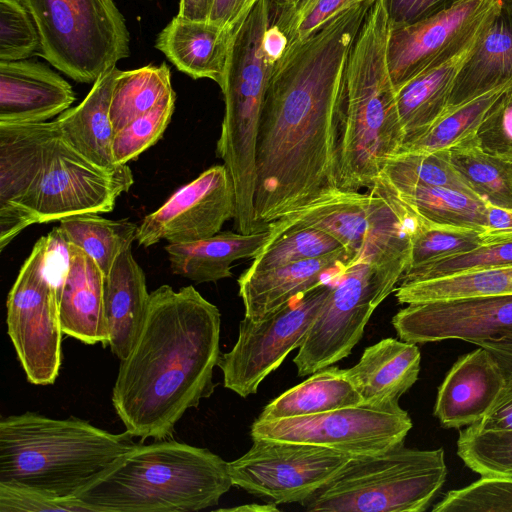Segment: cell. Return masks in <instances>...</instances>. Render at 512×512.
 Returning a JSON list of instances; mask_svg holds the SVG:
<instances>
[{"mask_svg": "<svg viewBox=\"0 0 512 512\" xmlns=\"http://www.w3.org/2000/svg\"><path fill=\"white\" fill-rule=\"evenodd\" d=\"M374 0L294 39L267 88L256 146L257 231L336 192V128L351 45Z\"/></svg>", "mask_w": 512, "mask_h": 512, "instance_id": "6da1fadb", "label": "cell"}, {"mask_svg": "<svg viewBox=\"0 0 512 512\" xmlns=\"http://www.w3.org/2000/svg\"><path fill=\"white\" fill-rule=\"evenodd\" d=\"M220 327L219 309L192 285L150 293L144 324L112 390L126 431L142 441L171 439L186 411L212 395Z\"/></svg>", "mask_w": 512, "mask_h": 512, "instance_id": "7a4b0ae2", "label": "cell"}, {"mask_svg": "<svg viewBox=\"0 0 512 512\" xmlns=\"http://www.w3.org/2000/svg\"><path fill=\"white\" fill-rule=\"evenodd\" d=\"M385 0H374L351 45L336 128V185L340 191L370 189L387 160L404 144L387 43Z\"/></svg>", "mask_w": 512, "mask_h": 512, "instance_id": "3957f363", "label": "cell"}, {"mask_svg": "<svg viewBox=\"0 0 512 512\" xmlns=\"http://www.w3.org/2000/svg\"><path fill=\"white\" fill-rule=\"evenodd\" d=\"M293 13L285 0H256L233 28L220 87L225 111L216 153L230 175L241 210L253 206L262 106L279 62L297 39Z\"/></svg>", "mask_w": 512, "mask_h": 512, "instance_id": "277c9868", "label": "cell"}, {"mask_svg": "<svg viewBox=\"0 0 512 512\" xmlns=\"http://www.w3.org/2000/svg\"><path fill=\"white\" fill-rule=\"evenodd\" d=\"M233 486L228 462L171 439L138 443L74 498L89 512H192Z\"/></svg>", "mask_w": 512, "mask_h": 512, "instance_id": "5b68a950", "label": "cell"}, {"mask_svg": "<svg viewBox=\"0 0 512 512\" xmlns=\"http://www.w3.org/2000/svg\"><path fill=\"white\" fill-rule=\"evenodd\" d=\"M88 421L34 412L0 420V484L71 499L138 443Z\"/></svg>", "mask_w": 512, "mask_h": 512, "instance_id": "8992f818", "label": "cell"}, {"mask_svg": "<svg viewBox=\"0 0 512 512\" xmlns=\"http://www.w3.org/2000/svg\"><path fill=\"white\" fill-rule=\"evenodd\" d=\"M11 185L9 219L0 228L2 251L33 224L83 213H108L134 183L128 165L101 168L77 152L50 121L20 162Z\"/></svg>", "mask_w": 512, "mask_h": 512, "instance_id": "52a82bcc", "label": "cell"}, {"mask_svg": "<svg viewBox=\"0 0 512 512\" xmlns=\"http://www.w3.org/2000/svg\"><path fill=\"white\" fill-rule=\"evenodd\" d=\"M423 220L396 192L383 199L370 192L339 190L269 223L265 245L291 230L320 229L342 244L351 265L369 262L403 275L410 266L412 238Z\"/></svg>", "mask_w": 512, "mask_h": 512, "instance_id": "ba28073f", "label": "cell"}, {"mask_svg": "<svg viewBox=\"0 0 512 512\" xmlns=\"http://www.w3.org/2000/svg\"><path fill=\"white\" fill-rule=\"evenodd\" d=\"M447 473L442 448L419 450L402 443L351 457L301 506L310 512H423Z\"/></svg>", "mask_w": 512, "mask_h": 512, "instance_id": "9c48e42d", "label": "cell"}, {"mask_svg": "<svg viewBox=\"0 0 512 512\" xmlns=\"http://www.w3.org/2000/svg\"><path fill=\"white\" fill-rule=\"evenodd\" d=\"M68 263V242L54 227L34 244L8 293L7 332L34 385L53 384L59 374L64 333L58 291Z\"/></svg>", "mask_w": 512, "mask_h": 512, "instance_id": "30bf717a", "label": "cell"}, {"mask_svg": "<svg viewBox=\"0 0 512 512\" xmlns=\"http://www.w3.org/2000/svg\"><path fill=\"white\" fill-rule=\"evenodd\" d=\"M31 14L40 54L73 80L94 83L130 54L125 20L113 0H18Z\"/></svg>", "mask_w": 512, "mask_h": 512, "instance_id": "8fae6325", "label": "cell"}, {"mask_svg": "<svg viewBox=\"0 0 512 512\" xmlns=\"http://www.w3.org/2000/svg\"><path fill=\"white\" fill-rule=\"evenodd\" d=\"M402 274L358 262L341 272L293 359L298 376H309L346 358L372 313L395 290Z\"/></svg>", "mask_w": 512, "mask_h": 512, "instance_id": "7c38bea8", "label": "cell"}, {"mask_svg": "<svg viewBox=\"0 0 512 512\" xmlns=\"http://www.w3.org/2000/svg\"><path fill=\"white\" fill-rule=\"evenodd\" d=\"M412 420L399 401L361 403L332 411L275 420L256 419L252 439L319 445L351 457L371 455L404 443Z\"/></svg>", "mask_w": 512, "mask_h": 512, "instance_id": "4fadbf2b", "label": "cell"}, {"mask_svg": "<svg viewBox=\"0 0 512 512\" xmlns=\"http://www.w3.org/2000/svg\"><path fill=\"white\" fill-rule=\"evenodd\" d=\"M334 283H321L262 320L244 317L236 343L218 361L224 387L243 398L256 393L260 383L302 345Z\"/></svg>", "mask_w": 512, "mask_h": 512, "instance_id": "5bb4252c", "label": "cell"}, {"mask_svg": "<svg viewBox=\"0 0 512 512\" xmlns=\"http://www.w3.org/2000/svg\"><path fill=\"white\" fill-rule=\"evenodd\" d=\"M350 458L319 445L257 438L228 468L234 486L268 503L301 504Z\"/></svg>", "mask_w": 512, "mask_h": 512, "instance_id": "9a60e30c", "label": "cell"}, {"mask_svg": "<svg viewBox=\"0 0 512 512\" xmlns=\"http://www.w3.org/2000/svg\"><path fill=\"white\" fill-rule=\"evenodd\" d=\"M499 5L500 0H463L418 22L390 25L387 62L395 90L463 50L481 33Z\"/></svg>", "mask_w": 512, "mask_h": 512, "instance_id": "2e32d148", "label": "cell"}, {"mask_svg": "<svg viewBox=\"0 0 512 512\" xmlns=\"http://www.w3.org/2000/svg\"><path fill=\"white\" fill-rule=\"evenodd\" d=\"M235 216V192L225 165L203 171L176 190L138 225L136 241L144 247L161 240L186 243L211 237Z\"/></svg>", "mask_w": 512, "mask_h": 512, "instance_id": "e0dca14e", "label": "cell"}, {"mask_svg": "<svg viewBox=\"0 0 512 512\" xmlns=\"http://www.w3.org/2000/svg\"><path fill=\"white\" fill-rule=\"evenodd\" d=\"M403 341L480 342L512 335V296H471L409 303L392 318Z\"/></svg>", "mask_w": 512, "mask_h": 512, "instance_id": "ac0fdd59", "label": "cell"}, {"mask_svg": "<svg viewBox=\"0 0 512 512\" xmlns=\"http://www.w3.org/2000/svg\"><path fill=\"white\" fill-rule=\"evenodd\" d=\"M506 382L494 356L485 348L461 356L438 388L434 416L445 428L479 422Z\"/></svg>", "mask_w": 512, "mask_h": 512, "instance_id": "d6986e66", "label": "cell"}, {"mask_svg": "<svg viewBox=\"0 0 512 512\" xmlns=\"http://www.w3.org/2000/svg\"><path fill=\"white\" fill-rule=\"evenodd\" d=\"M70 84L31 60L0 61V124L46 122L70 108Z\"/></svg>", "mask_w": 512, "mask_h": 512, "instance_id": "ffe728a7", "label": "cell"}, {"mask_svg": "<svg viewBox=\"0 0 512 512\" xmlns=\"http://www.w3.org/2000/svg\"><path fill=\"white\" fill-rule=\"evenodd\" d=\"M351 265L346 250L256 272L244 271L238 278L245 318L259 321L294 298L328 281Z\"/></svg>", "mask_w": 512, "mask_h": 512, "instance_id": "44dd1931", "label": "cell"}, {"mask_svg": "<svg viewBox=\"0 0 512 512\" xmlns=\"http://www.w3.org/2000/svg\"><path fill=\"white\" fill-rule=\"evenodd\" d=\"M69 263L59 286V314L63 333L85 344L108 345L105 313V275L82 249L68 243Z\"/></svg>", "mask_w": 512, "mask_h": 512, "instance_id": "7402d4cb", "label": "cell"}, {"mask_svg": "<svg viewBox=\"0 0 512 512\" xmlns=\"http://www.w3.org/2000/svg\"><path fill=\"white\" fill-rule=\"evenodd\" d=\"M504 86H512V0H500L455 78L447 110Z\"/></svg>", "mask_w": 512, "mask_h": 512, "instance_id": "603a6c76", "label": "cell"}, {"mask_svg": "<svg viewBox=\"0 0 512 512\" xmlns=\"http://www.w3.org/2000/svg\"><path fill=\"white\" fill-rule=\"evenodd\" d=\"M233 28L176 15L159 33L155 46L177 69L193 79L223 84Z\"/></svg>", "mask_w": 512, "mask_h": 512, "instance_id": "cb8c5ba5", "label": "cell"}, {"mask_svg": "<svg viewBox=\"0 0 512 512\" xmlns=\"http://www.w3.org/2000/svg\"><path fill=\"white\" fill-rule=\"evenodd\" d=\"M420 362L416 344L385 338L368 346L346 372L364 403L399 401L417 381Z\"/></svg>", "mask_w": 512, "mask_h": 512, "instance_id": "d4e9b609", "label": "cell"}, {"mask_svg": "<svg viewBox=\"0 0 512 512\" xmlns=\"http://www.w3.org/2000/svg\"><path fill=\"white\" fill-rule=\"evenodd\" d=\"M149 298L144 271L128 249L117 257L104 281L108 345L120 360L129 354L140 334Z\"/></svg>", "mask_w": 512, "mask_h": 512, "instance_id": "484cf974", "label": "cell"}, {"mask_svg": "<svg viewBox=\"0 0 512 512\" xmlns=\"http://www.w3.org/2000/svg\"><path fill=\"white\" fill-rule=\"evenodd\" d=\"M268 230L251 234L224 231L186 243L165 246L170 269L196 283L217 282L232 276L231 265L243 258H254L263 248Z\"/></svg>", "mask_w": 512, "mask_h": 512, "instance_id": "4316f807", "label": "cell"}, {"mask_svg": "<svg viewBox=\"0 0 512 512\" xmlns=\"http://www.w3.org/2000/svg\"><path fill=\"white\" fill-rule=\"evenodd\" d=\"M119 69L111 68L94 83L83 101L55 120L62 137L82 156L105 169H115L110 101Z\"/></svg>", "mask_w": 512, "mask_h": 512, "instance_id": "83f0119b", "label": "cell"}, {"mask_svg": "<svg viewBox=\"0 0 512 512\" xmlns=\"http://www.w3.org/2000/svg\"><path fill=\"white\" fill-rule=\"evenodd\" d=\"M481 33L459 53L422 71L396 91L404 144L424 134L445 113L455 78Z\"/></svg>", "mask_w": 512, "mask_h": 512, "instance_id": "f1b7e54d", "label": "cell"}, {"mask_svg": "<svg viewBox=\"0 0 512 512\" xmlns=\"http://www.w3.org/2000/svg\"><path fill=\"white\" fill-rule=\"evenodd\" d=\"M363 403L346 369L329 366L268 403L258 420L303 417Z\"/></svg>", "mask_w": 512, "mask_h": 512, "instance_id": "f546056e", "label": "cell"}, {"mask_svg": "<svg viewBox=\"0 0 512 512\" xmlns=\"http://www.w3.org/2000/svg\"><path fill=\"white\" fill-rule=\"evenodd\" d=\"M61 236L88 254L106 276L117 257L131 249L138 225L129 219L110 220L98 213L65 217L57 226Z\"/></svg>", "mask_w": 512, "mask_h": 512, "instance_id": "4dcf8cb0", "label": "cell"}, {"mask_svg": "<svg viewBox=\"0 0 512 512\" xmlns=\"http://www.w3.org/2000/svg\"><path fill=\"white\" fill-rule=\"evenodd\" d=\"M389 183L425 220L484 232L486 203L474 194L448 187Z\"/></svg>", "mask_w": 512, "mask_h": 512, "instance_id": "1f68e13d", "label": "cell"}, {"mask_svg": "<svg viewBox=\"0 0 512 512\" xmlns=\"http://www.w3.org/2000/svg\"><path fill=\"white\" fill-rule=\"evenodd\" d=\"M449 155L455 171L475 196L512 209V160L485 152L474 136L451 147Z\"/></svg>", "mask_w": 512, "mask_h": 512, "instance_id": "d6a6232c", "label": "cell"}, {"mask_svg": "<svg viewBox=\"0 0 512 512\" xmlns=\"http://www.w3.org/2000/svg\"><path fill=\"white\" fill-rule=\"evenodd\" d=\"M173 92L170 69L165 63L120 70L114 82L109 109L114 134Z\"/></svg>", "mask_w": 512, "mask_h": 512, "instance_id": "836d02e7", "label": "cell"}, {"mask_svg": "<svg viewBox=\"0 0 512 512\" xmlns=\"http://www.w3.org/2000/svg\"><path fill=\"white\" fill-rule=\"evenodd\" d=\"M395 296L400 304L471 296H512V265L400 283Z\"/></svg>", "mask_w": 512, "mask_h": 512, "instance_id": "e575fe53", "label": "cell"}, {"mask_svg": "<svg viewBox=\"0 0 512 512\" xmlns=\"http://www.w3.org/2000/svg\"><path fill=\"white\" fill-rule=\"evenodd\" d=\"M508 87L510 86L494 89L446 110L424 134L404 144L398 153H432L449 150L462 141L475 136L487 111Z\"/></svg>", "mask_w": 512, "mask_h": 512, "instance_id": "d590c367", "label": "cell"}, {"mask_svg": "<svg viewBox=\"0 0 512 512\" xmlns=\"http://www.w3.org/2000/svg\"><path fill=\"white\" fill-rule=\"evenodd\" d=\"M381 174L392 184L448 187L473 194L452 166L449 150L397 153Z\"/></svg>", "mask_w": 512, "mask_h": 512, "instance_id": "8d00e7d4", "label": "cell"}, {"mask_svg": "<svg viewBox=\"0 0 512 512\" xmlns=\"http://www.w3.org/2000/svg\"><path fill=\"white\" fill-rule=\"evenodd\" d=\"M457 454L481 476L512 479V430H483L469 425L459 434Z\"/></svg>", "mask_w": 512, "mask_h": 512, "instance_id": "74e56055", "label": "cell"}, {"mask_svg": "<svg viewBox=\"0 0 512 512\" xmlns=\"http://www.w3.org/2000/svg\"><path fill=\"white\" fill-rule=\"evenodd\" d=\"M346 250L332 235L315 228L291 230L263 248L253 258L247 272L277 268L320 258Z\"/></svg>", "mask_w": 512, "mask_h": 512, "instance_id": "f35d334b", "label": "cell"}, {"mask_svg": "<svg viewBox=\"0 0 512 512\" xmlns=\"http://www.w3.org/2000/svg\"><path fill=\"white\" fill-rule=\"evenodd\" d=\"M512 265V237L484 243L468 252L407 269L399 283L441 278Z\"/></svg>", "mask_w": 512, "mask_h": 512, "instance_id": "ab89813d", "label": "cell"}, {"mask_svg": "<svg viewBox=\"0 0 512 512\" xmlns=\"http://www.w3.org/2000/svg\"><path fill=\"white\" fill-rule=\"evenodd\" d=\"M485 243L483 232L423 220L412 238L409 268L468 252Z\"/></svg>", "mask_w": 512, "mask_h": 512, "instance_id": "60d3db41", "label": "cell"}, {"mask_svg": "<svg viewBox=\"0 0 512 512\" xmlns=\"http://www.w3.org/2000/svg\"><path fill=\"white\" fill-rule=\"evenodd\" d=\"M175 101L173 92L113 135L112 156L116 166L127 165L162 137L173 115Z\"/></svg>", "mask_w": 512, "mask_h": 512, "instance_id": "b9f144b4", "label": "cell"}, {"mask_svg": "<svg viewBox=\"0 0 512 512\" xmlns=\"http://www.w3.org/2000/svg\"><path fill=\"white\" fill-rule=\"evenodd\" d=\"M433 512H512V479L481 476L447 492Z\"/></svg>", "mask_w": 512, "mask_h": 512, "instance_id": "7bdbcfd3", "label": "cell"}, {"mask_svg": "<svg viewBox=\"0 0 512 512\" xmlns=\"http://www.w3.org/2000/svg\"><path fill=\"white\" fill-rule=\"evenodd\" d=\"M41 49L29 11L18 0L0 1V61L24 60Z\"/></svg>", "mask_w": 512, "mask_h": 512, "instance_id": "ee69618b", "label": "cell"}, {"mask_svg": "<svg viewBox=\"0 0 512 512\" xmlns=\"http://www.w3.org/2000/svg\"><path fill=\"white\" fill-rule=\"evenodd\" d=\"M474 138L485 152L512 160V86L487 111Z\"/></svg>", "mask_w": 512, "mask_h": 512, "instance_id": "f6af8a7d", "label": "cell"}, {"mask_svg": "<svg viewBox=\"0 0 512 512\" xmlns=\"http://www.w3.org/2000/svg\"><path fill=\"white\" fill-rule=\"evenodd\" d=\"M20 511L89 512L75 498H57L35 490L0 484V512Z\"/></svg>", "mask_w": 512, "mask_h": 512, "instance_id": "bcb514c9", "label": "cell"}, {"mask_svg": "<svg viewBox=\"0 0 512 512\" xmlns=\"http://www.w3.org/2000/svg\"><path fill=\"white\" fill-rule=\"evenodd\" d=\"M361 1L363 0H307L293 15L296 38H306L336 14Z\"/></svg>", "mask_w": 512, "mask_h": 512, "instance_id": "7dc6e473", "label": "cell"}, {"mask_svg": "<svg viewBox=\"0 0 512 512\" xmlns=\"http://www.w3.org/2000/svg\"><path fill=\"white\" fill-rule=\"evenodd\" d=\"M463 0H385L391 26L408 25L445 11Z\"/></svg>", "mask_w": 512, "mask_h": 512, "instance_id": "c3c4849f", "label": "cell"}, {"mask_svg": "<svg viewBox=\"0 0 512 512\" xmlns=\"http://www.w3.org/2000/svg\"><path fill=\"white\" fill-rule=\"evenodd\" d=\"M472 425L483 430H512V379H506L491 408Z\"/></svg>", "mask_w": 512, "mask_h": 512, "instance_id": "681fc988", "label": "cell"}, {"mask_svg": "<svg viewBox=\"0 0 512 512\" xmlns=\"http://www.w3.org/2000/svg\"><path fill=\"white\" fill-rule=\"evenodd\" d=\"M483 236L485 243L512 237V209L486 203Z\"/></svg>", "mask_w": 512, "mask_h": 512, "instance_id": "f907efd6", "label": "cell"}, {"mask_svg": "<svg viewBox=\"0 0 512 512\" xmlns=\"http://www.w3.org/2000/svg\"><path fill=\"white\" fill-rule=\"evenodd\" d=\"M249 4L250 0H215L208 20L234 28Z\"/></svg>", "mask_w": 512, "mask_h": 512, "instance_id": "816d5d0a", "label": "cell"}, {"mask_svg": "<svg viewBox=\"0 0 512 512\" xmlns=\"http://www.w3.org/2000/svg\"><path fill=\"white\" fill-rule=\"evenodd\" d=\"M487 349L496 359L506 379H512V335L477 344Z\"/></svg>", "mask_w": 512, "mask_h": 512, "instance_id": "f5cc1de1", "label": "cell"}, {"mask_svg": "<svg viewBox=\"0 0 512 512\" xmlns=\"http://www.w3.org/2000/svg\"><path fill=\"white\" fill-rule=\"evenodd\" d=\"M215 0H180L178 16L192 21H207Z\"/></svg>", "mask_w": 512, "mask_h": 512, "instance_id": "db71d44e", "label": "cell"}, {"mask_svg": "<svg viewBox=\"0 0 512 512\" xmlns=\"http://www.w3.org/2000/svg\"><path fill=\"white\" fill-rule=\"evenodd\" d=\"M218 511H239V512H275L279 511L276 504H245L233 508L218 509Z\"/></svg>", "mask_w": 512, "mask_h": 512, "instance_id": "11a10c76", "label": "cell"}, {"mask_svg": "<svg viewBox=\"0 0 512 512\" xmlns=\"http://www.w3.org/2000/svg\"><path fill=\"white\" fill-rule=\"evenodd\" d=\"M289 5L292 6L294 9V12L300 10L304 4L307 2V0H285Z\"/></svg>", "mask_w": 512, "mask_h": 512, "instance_id": "9f6ffc18", "label": "cell"}, {"mask_svg": "<svg viewBox=\"0 0 512 512\" xmlns=\"http://www.w3.org/2000/svg\"><path fill=\"white\" fill-rule=\"evenodd\" d=\"M256 0H250L249 7L255 2Z\"/></svg>", "mask_w": 512, "mask_h": 512, "instance_id": "6f0895ef", "label": "cell"}]
</instances>
